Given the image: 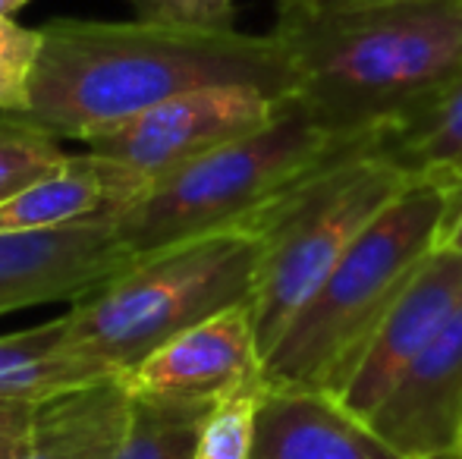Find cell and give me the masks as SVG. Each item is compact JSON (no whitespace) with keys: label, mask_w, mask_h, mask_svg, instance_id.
I'll return each instance as SVG.
<instances>
[{"label":"cell","mask_w":462,"mask_h":459,"mask_svg":"<svg viewBox=\"0 0 462 459\" xmlns=\"http://www.w3.org/2000/svg\"><path fill=\"white\" fill-rule=\"evenodd\" d=\"M211 86H252L292 98L296 69L271 32L54 19L42 25L25 116L57 139L88 142L161 101Z\"/></svg>","instance_id":"1"},{"label":"cell","mask_w":462,"mask_h":459,"mask_svg":"<svg viewBox=\"0 0 462 459\" xmlns=\"http://www.w3.org/2000/svg\"><path fill=\"white\" fill-rule=\"evenodd\" d=\"M271 35L296 69V101L340 145L415 120L462 69V0L309 10L277 0Z\"/></svg>","instance_id":"2"},{"label":"cell","mask_w":462,"mask_h":459,"mask_svg":"<svg viewBox=\"0 0 462 459\" xmlns=\"http://www.w3.org/2000/svg\"><path fill=\"white\" fill-rule=\"evenodd\" d=\"M453 192L409 183L334 264L264 355V384L340 397L381 321L440 249Z\"/></svg>","instance_id":"3"},{"label":"cell","mask_w":462,"mask_h":459,"mask_svg":"<svg viewBox=\"0 0 462 459\" xmlns=\"http://www.w3.org/2000/svg\"><path fill=\"white\" fill-rule=\"evenodd\" d=\"M258 239L220 230L135 255L63 312V349L126 374L186 327L255 293Z\"/></svg>","instance_id":"4"},{"label":"cell","mask_w":462,"mask_h":459,"mask_svg":"<svg viewBox=\"0 0 462 459\" xmlns=\"http://www.w3.org/2000/svg\"><path fill=\"white\" fill-rule=\"evenodd\" d=\"M402 189L409 179L400 167L365 145H346L245 224L258 239L252 318L262 359Z\"/></svg>","instance_id":"5"},{"label":"cell","mask_w":462,"mask_h":459,"mask_svg":"<svg viewBox=\"0 0 462 459\" xmlns=\"http://www.w3.org/2000/svg\"><path fill=\"white\" fill-rule=\"evenodd\" d=\"M334 142L292 98L271 123L154 179L145 196L116 217L133 255L220 230H243L262 208L334 158Z\"/></svg>","instance_id":"6"},{"label":"cell","mask_w":462,"mask_h":459,"mask_svg":"<svg viewBox=\"0 0 462 459\" xmlns=\"http://www.w3.org/2000/svg\"><path fill=\"white\" fill-rule=\"evenodd\" d=\"M283 101L252 86L195 88L104 129L86 145L154 183L189 161L262 129L274 120Z\"/></svg>","instance_id":"7"},{"label":"cell","mask_w":462,"mask_h":459,"mask_svg":"<svg viewBox=\"0 0 462 459\" xmlns=\"http://www.w3.org/2000/svg\"><path fill=\"white\" fill-rule=\"evenodd\" d=\"M116 217L48 230H0V315L92 293L133 262Z\"/></svg>","instance_id":"8"},{"label":"cell","mask_w":462,"mask_h":459,"mask_svg":"<svg viewBox=\"0 0 462 459\" xmlns=\"http://www.w3.org/2000/svg\"><path fill=\"white\" fill-rule=\"evenodd\" d=\"M139 397L205 399L220 403L233 393L264 387V359L258 346L252 302L233 306L148 353L123 374Z\"/></svg>","instance_id":"9"},{"label":"cell","mask_w":462,"mask_h":459,"mask_svg":"<svg viewBox=\"0 0 462 459\" xmlns=\"http://www.w3.org/2000/svg\"><path fill=\"white\" fill-rule=\"evenodd\" d=\"M462 306V252L434 249L428 262L415 271L409 287L393 302L387 318L381 321L374 340L362 355L353 381L340 393V403L359 418H371V412L383 403L400 374L421 355L447 321Z\"/></svg>","instance_id":"10"},{"label":"cell","mask_w":462,"mask_h":459,"mask_svg":"<svg viewBox=\"0 0 462 459\" xmlns=\"http://www.w3.org/2000/svg\"><path fill=\"white\" fill-rule=\"evenodd\" d=\"M368 425L406 459L462 456V306L400 374Z\"/></svg>","instance_id":"11"},{"label":"cell","mask_w":462,"mask_h":459,"mask_svg":"<svg viewBox=\"0 0 462 459\" xmlns=\"http://www.w3.org/2000/svg\"><path fill=\"white\" fill-rule=\"evenodd\" d=\"M252 459H406L334 393L262 387Z\"/></svg>","instance_id":"12"},{"label":"cell","mask_w":462,"mask_h":459,"mask_svg":"<svg viewBox=\"0 0 462 459\" xmlns=\"http://www.w3.org/2000/svg\"><path fill=\"white\" fill-rule=\"evenodd\" d=\"M148 179L120 161L101 154H67L60 167L38 183L0 198V230H48L95 217L123 215L148 189Z\"/></svg>","instance_id":"13"},{"label":"cell","mask_w":462,"mask_h":459,"mask_svg":"<svg viewBox=\"0 0 462 459\" xmlns=\"http://www.w3.org/2000/svg\"><path fill=\"white\" fill-rule=\"evenodd\" d=\"M133 390L123 374L38 403L35 444L23 459H110L129 422Z\"/></svg>","instance_id":"14"},{"label":"cell","mask_w":462,"mask_h":459,"mask_svg":"<svg viewBox=\"0 0 462 459\" xmlns=\"http://www.w3.org/2000/svg\"><path fill=\"white\" fill-rule=\"evenodd\" d=\"M381 154L406 173L409 183L434 186L444 192L462 189V69L450 86L415 120L371 142Z\"/></svg>","instance_id":"15"},{"label":"cell","mask_w":462,"mask_h":459,"mask_svg":"<svg viewBox=\"0 0 462 459\" xmlns=\"http://www.w3.org/2000/svg\"><path fill=\"white\" fill-rule=\"evenodd\" d=\"M67 321L54 318L29 331L4 334L0 337V399H25L44 403L57 393L114 378V372L97 362L79 359L63 349Z\"/></svg>","instance_id":"16"},{"label":"cell","mask_w":462,"mask_h":459,"mask_svg":"<svg viewBox=\"0 0 462 459\" xmlns=\"http://www.w3.org/2000/svg\"><path fill=\"white\" fill-rule=\"evenodd\" d=\"M214 406L217 403H205V399L133 393L126 431L110 459H192Z\"/></svg>","instance_id":"17"},{"label":"cell","mask_w":462,"mask_h":459,"mask_svg":"<svg viewBox=\"0 0 462 459\" xmlns=\"http://www.w3.org/2000/svg\"><path fill=\"white\" fill-rule=\"evenodd\" d=\"M67 161L60 139L25 114H0V198L38 183Z\"/></svg>","instance_id":"18"},{"label":"cell","mask_w":462,"mask_h":459,"mask_svg":"<svg viewBox=\"0 0 462 459\" xmlns=\"http://www.w3.org/2000/svg\"><path fill=\"white\" fill-rule=\"evenodd\" d=\"M258 393L262 387L220 399L201 428L192 459H252Z\"/></svg>","instance_id":"19"},{"label":"cell","mask_w":462,"mask_h":459,"mask_svg":"<svg viewBox=\"0 0 462 459\" xmlns=\"http://www.w3.org/2000/svg\"><path fill=\"white\" fill-rule=\"evenodd\" d=\"M42 29H25L13 16H0V114H25L32 95Z\"/></svg>","instance_id":"20"},{"label":"cell","mask_w":462,"mask_h":459,"mask_svg":"<svg viewBox=\"0 0 462 459\" xmlns=\"http://www.w3.org/2000/svg\"><path fill=\"white\" fill-rule=\"evenodd\" d=\"M135 19L173 29L233 32L236 29V0H129Z\"/></svg>","instance_id":"21"},{"label":"cell","mask_w":462,"mask_h":459,"mask_svg":"<svg viewBox=\"0 0 462 459\" xmlns=\"http://www.w3.org/2000/svg\"><path fill=\"white\" fill-rule=\"evenodd\" d=\"M38 403L0 399V459H23L35 444Z\"/></svg>","instance_id":"22"},{"label":"cell","mask_w":462,"mask_h":459,"mask_svg":"<svg viewBox=\"0 0 462 459\" xmlns=\"http://www.w3.org/2000/svg\"><path fill=\"white\" fill-rule=\"evenodd\" d=\"M440 245H444V249H457V252H462V189H459V192H453L450 221H447V227H444Z\"/></svg>","instance_id":"23"},{"label":"cell","mask_w":462,"mask_h":459,"mask_svg":"<svg viewBox=\"0 0 462 459\" xmlns=\"http://www.w3.org/2000/svg\"><path fill=\"white\" fill-rule=\"evenodd\" d=\"M292 4L309 6V10H353V6L387 4V0H292Z\"/></svg>","instance_id":"24"},{"label":"cell","mask_w":462,"mask_h":459,"mask_svg":"<svg viewBox=\"0 0 462 459\" xmlns=\"http://www.w3.org/2000/svg\"><path fill=\"white\" fill-rule=\"evenodd\" d=\"M29 4L32 0H0V16H16V13Z\"/></svg>","instance_id":"25"},{"label":"cell","mask_w":462,"mask_h":459,"mask_svg":"<svg viewBox=\"0 0 462 459\" xmlns=\"http://www.w3.org/2000/svg\"><path fill=\"white\" fill-rule=\"evenodd\" d=\"M459 459H462V456H459Z\"/></svg>","instance_id":"26"}]
</instances>
